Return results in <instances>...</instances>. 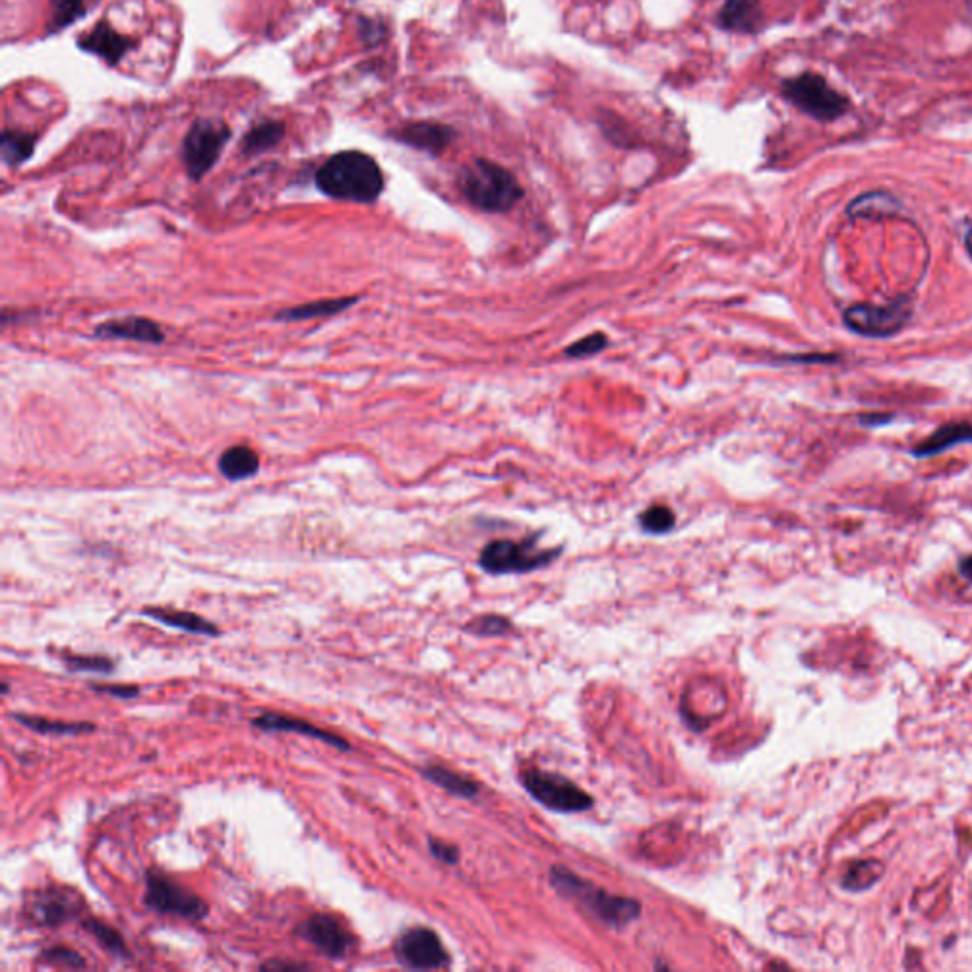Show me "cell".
Segmentation results:
<instances>
[{
	"label": "cell",
	"mask_w": 972,
	"mask_h": 972,
	"mask_svg": "<svg viewBox=\"0 0 972 972\" xmlns=\"http://www.w3.org/2000/svg\"><path fill=\"white\" fill-rule=\"evenodd\" d=\"M316 183L335 200L371 204L384 190V173L369 154L344 150L323 164Z\"/></svg>",
	"instance_id": "1"
},
{
	"label": "cell",
	"mask_w": 972,
	"mask_h": 972,
	"mask_svg": "<svg viewBox=\"0 0 972 972\" xmlns=\"http://www.w3.org/2000/svg\"><path fill=\"white\" fill-rule=\"evenodd\" d=\"M460 188L471 206L486 213H505L524 196L517 177L504 166L477 158L462 171Z\"/></svg>",
	"instance_id": "2"
},
{
	"label": "cell",
	"mask_w": 972,
	"mask_h": 972,
	"mask_svg": "<svg viewBox=\"0 0 972 972\" xmlns=\"http://www.w3.org/2000/svg\"><path fill=\"white\" fill-rule=\"evenodd\" d=\"M551 885L564 897L580 900L593 916L610 927H625L638 919L642 912V906L635 898L612 895L562 866L551 868Z\"/></svg>",
	"instance_id": "3"
},
{
	"label": "cell",
	"mask_w": 972,
	"mask_h": 972,
	"mask_svg": "<svg viewBox=\"0 0 972 972\" xmlns=\"http://www.w3.org/2000/svg\"><path fill=\"white\" fill-rule=\"evenodd\" d=\"M781 94L798 111L817 122H834L849 113L851 101L828 84L819 73L805 71L781 84Z\"/></svg>",
	"instance_id": "4"
},
{
	"label": "cell",
	"mask_w": 972,
	"mask_h": 972,
	"mask_svg": "<svg viewBox=\"0 0 972 972\" xmlns=\"http://www.w3.org/2000/svg\"><path fill=\"white\" fill-rule=\"evenodd\" d=\"M561 549H538L536 540L511 542L496 540L486 545L479 557V566L486 574H528L543 566H549L559 557Z\"/></svg>",
	"instance_id": "5"
},
{
	"label": "cell",
	"mask_w": 972,
	"mask_h": 972,
	"mask_svg": "<svg viewBox=\"0 0 972 972\" xmlns=\"http://www.w3.org/2000/svg\"><path fill=\"white\" fill-rule=\"evenodd\" d=\"M145 904L156 914L190 921H202L209 914V904L204 898L154 868H150L145 876Z\"/></svg>",
	"instance_id": "6"
},
{
	"label": "cell",
	"mask_w": 972,
	"mask_h": 972,
	"mask_svg": "<svg viewBox=\"0 0 972 972\" xmlns=\"http://www.w3.org/2000/svg\"><path fill=\"white\" fill-rule=\"evenodd\" d=\"M524 788L540 804L559 813H581L593 807V798L559 773L530 767L521 775Z\"/></svg>",
	"instance_id": "7"
},
{
	"label": "cell",
	"mask_w": 972,
	"mask_h": 972,
	"mask_svg": "<svg viewBox=\"0 0 972 972\" xmlns=\"http://www.w3.org/2000/svg\"><path fill=\"white\" fill-rule=\"evenodd\" d=\"M912 306L908 299L898 300L887 306L860 302L843 312V323L849 331L866 338H891L900 333L912 318Z\"/></svg>",
	"instance_id": "8"
},
{
	"label": "cell",
	"mask_w": 972,
	"mask_h": 972,
	"mask_svg": "<svg viewBox=\"0 0 972 972\" xmlns=\"http://www.w3.org/2000/svg\"><path fill=\"white\" fill-rule=\"evenodd\" d=\"M228 139L230 130L225 124L213 120L196 122L192 130L188 131L183 145V158L188 175L196 181L202 179L217 164Z\"/></svg>",
	"instance_id": "9"
},
{
	"label": "cell",
	"mask_w": 972,
	"mask_h": 972,
	"mask_svg": "<svg viewBox=\"0 0 972 972\" xmlns=\"http://www.w3.org/2000/svg\"><path fill=\"white\" fill-rule=\"evenodd\" d=\"M82 900L65 887H42L25 900V916L37 927L57 929L80 914Z\"/></svg>",
	"instance_id": "10"
},
{
	"label": "cell",
	"mask_w": 972,
	"mask_h": 972,
	"mask_svg": "<svg viewBox=\"0 0 972 972\" xmlns=\"http://www.w3.org/2000/svg\"><path fill=\"white\" fill-rule=\"evenodd\" d=\"M395 957L401 965L416 971L443 969L450 963V955L441 938L428 927H411L395 940Z\"/></svg>",
	"instance_id": "11"
},
{
	"label": "cell",
	"mask_w": 972,
	"mask_h": 972,
	"mask_svg": "<svg viewBox=\"0 0 972 972\" xmlns=\"http://www.w3.org/2000/svg\"><path fill=\"white\" fill-rule=\"evenodd\" d=\"M295 933L312 944L319 954L329 957V959H342L350 952L354 938L348 933V929L338 921L337 917L331 914H312L300 921L295 929Z\"/></svg>",
	"instance_id": "12"
},
{
	"label": "cell",
	"mask_w": 972,
	"mask_h": 972,
	"mask_svg": "<svg viewBox=\"0 0 972 972\" xmlns=\"http://www.w3.org/2000/svg\"><path fill=\"white\" fill-rule=\"evenodd\" d=\"M251 724H253V728L261 729L266 733H297V735L323 741V743H327L337 750H342V752L352 750V745L337 733L319 728L308 720H300V718L287 716V714H281V712H262L251 720Z\"/></svg>",
	"instance_id": "13"
},
{
	"label": "cell",
	"mask_w": 972,
	"mask_h": 972,
	"mask_svg": "<svg viewBox=\"0 0 972 972\" xmlns=\"http://www.w3.org/2000/svg\"><path fill=\"white\" fill-rule=\"evenodd\" d=\"M395 139L409 145L412 149L441 154L452 143L454 130L437 122H416L395 131Z\"/></svg>",
	"instance_id": "14"
},
{
	"label": "cell",
	"mask_w": 972,
	"mask_h": 972,
	"mask_svg": "<svg viewBox=\"0 0 972 972\" xmlns=\"http://www.w3.org/2000/svg\"><path fill=\"white\" fill-rule=\"evenodd\" d=\"M141 614L166 625V627H173V629L185 631L190 635H221V629L213 621H209L200 614L188 612V610H173V608H164V606H145Z\"/></svg>",
	"instance_id": "15"
},
{
	"label": "cell",
	"mask_w": 972,
	"mask_h": 972,
	"mask_svg": "<svg viewBox=\"0 0 972 972\" xmlns=\"http://www.w3.org/2000/svg\"><path fill=\"white\" fill-rule=\"evenodd\" d=\"M78 46L114 65L130 52L131 40L118 35L111 25L99 23L90 33L78 38Z\"/></svg>",
	"instance_id": "16"
},
{
	"label": "cell",
	"mask_w": 972,
	"mask_h": 972,
	"mask_svg": "<svg viewBox=\"0 0 972 972\" xmlns=\"http://www.w3.org/2000/svg\"><path fill=\"white\" fill-rule=\"evenodd\" d=\"M97 337L103 338H122V340H135V342H145V344H160L164 340V333L158 323L147 318H122L101 323L97 327Z\"/></svg>",
	"instance_id": "17"
},
{
	"label": "cell",
	"mask_w": 972,
	"mask_h": 972,
	"mask_svg": "<svg viewBox=\"0 0 972 972\" xmlns=\"http://www.w3.org/2000/svg\"><path fill=\"white\" fill-rule=\"evenodd\" d=\"M845 211L851 219L879 221V219H887V217H897L898 213L902 211V204L891 192L874 190V192H864V194L857 196Z\"/></svg>",
	"instance_id": "18"
},
{
	"label": "cell",
	"mask_w": 972,
	"mask_h": 972,
	"mask_svg": "<svg viewBox=\"0 0 972 972\" xmlns=\"http://www.w3.org/2000/svg\"><path fill=\"white\" fill-rule=\"evenodd\" d=\"M718 21L726 31L756 33L762 25L760 0H726Z\"/></svg>",
	"instance_id": "19"
},
{
	"label": "cell",
	"mask_w": 972,
	"mask_h": 972,
	"mask_svg": "<svg viewBox=\"0 0 972 972\" xmlns=\"http://www.w3.org/2000/svg\"><path fill=\"white\" fill-rule=\"evenodd\" d=\"M972 443V424L969 422H950L944 424L921 445L912 449V454L916 458H933L936 454H942L946 450L954 449L957 445Z\"/></svg>",
	"instance_id": "20"
},
{
	"label": "cell",
	"mask_w": 972,
	"mask_h": 972,
	"mask_svg": "<svg viewBox=\"0 0 972 972\" xmlns=\"http://www.w3.org/2000/svg\"><path fill=\"white\" fill-rule=\"evenodd\" d=\"M12 718L35 733L42 735H82V733H92L95 731L94 724L90 722H65V720H50L37 714H25V712H14Z\"/></svg>",
	"instance_id": "21"
},
{
	"label": "cell",
	"mask_w": 972,
	"mask_h": 972,
	"mask_svg": "<svg viewBox=\"0 0 972 972\" xmlns=\"http://www.w3.org/2000/svg\"><path fill=\"white\" fill-rule=\"evenodd\" d=\"M420 773H422L424 779H428L433 785L447 790L452 796L471 800V798H475L479 794V786H477L475 781H471L468 777H464V775H460V773H456L452 769H447V767H422Z\"/></svg>",
	"instance_id": "22"
},
{
	"label": "cell",
	"mask_w": 972,
	"mask_h": 972,
	"mask_svg": "<svg viewBox=\"0 0 972 972\" xmlns=\"http://www.w3.org/2000/svg\"><path fill=\"white\" fill-rule=\"evenodd\" d=\"M219 469L230 481L249 479L259 471V456L247 447H232L221 454Z\"/></svg>",
	"instance_id": "23"
},
{
	"label": "cell",
	"mask_w": 972,
	"mask_h": 972,
	"mask_svg": "<svg viewBox=\"0 0 972 972\" xmlns=\"http://www.w3.org/2000/svg\"><path fill=\"white\" fill-rule=\"evenodd\" d=\"M356 302V297L354 299L314 300V302L300 304V306H295V308L281 310L276 318L283 319V321H304V319L327 318V316H335V314L344 312L346 308L354 306Z\"/></svg>",
	"instance_id": "24"
},
{
	"label": "cell",
	"mask_w": 972,
	"mask_h": 972,
	"mask_svg": "<svg viewBox=\"0 0 972 972\" xmlns=\"http://www.w3.org/2000/svg\"><path fill=\"white\" fill-rule=\"evenodd\" d=\"M82 929L88 933L90 936H94L97 940V944L107 952V954L114 955L118 959H131V952L128 950V944L124 940V936L120 935L114 927L95 919V917H86L80 921Z\"/></svg>",
	"instance_id": "25"
},
{
	"label": "cell",
	"mask_w": 972,
	"mask_h": 972,
	"mask_svg": "<svg viewBox=\"0 0 972 972\" xmlns=\"http://www.w3.org/2000/svg\"><path fill=\"white\" fill-rule=\"evenodd\" d=\"M35 150V137L21 131H6L2 135V156L10 166L25 162Z\"/></svg>",
	"instance_id": "26"
},
{
	"label": "cell",
	"mask_w": 972,
	"mask_h": 972,
	"mask_svg": "<svg viewBox=\"0 0 972 972\" xmlns=\"http://www.w3.org/2000/svg\"><path fill=\"white\" fill-rule=\"evenodd\" d=\"M283 131H285V128L280 122L261 124L245 135L243 150L247 154H253V152H264V150L272 149L280 143Z\"/></svg>",
	"instance_id": "27"
},
{
	"label": "cell",
	"mask_w": 972,
	"mask_h": 972,
	"mask_svg": "<svg viewBox=\"0 0 972 972\" xmlns=\"http://www.w3.org/2000/svg\"><path fill=\"white\" fill-rule=\"evenodd\" d=\"M65 667L73 673H113L116 663L109 655H82L63 652L59 655Z\"/></svg>",
	"instance_id": "28"
},
{
	"label": "cell",
	"mask_w": 972,
	"mask_h": 972,
	"mask_svg": "<svg viewBox=\"0 0 972 972\" xmlns=\"http://www.w3.org/2000/svg\"><path fill=\"white\" fill-rule=\"evenodd\" d=\"M640 526L648 534H667L671 532L676 524V515L671 507L667 505H652L646 511L640 513L638 517Z\"/></svg>",
	"instance_id": "29"
},
{
	"label": "cell",
	"mask_w": 972,
	"mask_h": 972,
	"mask_svg": "<svg viewBox=\"0 0 972 972\" xmlns=\"http://www.w3.org/2000/svg\"><path fill=\"white\" fill-rule=\"evenodd\" d=\"M86 0H52V21L48 25L50 31H59L73 21L84 16Z\"/></svg>",
	"instance_id": "30"
},
{
	"label": "cell",
	"mask_w": 972,
	"mask_h": 972,
	"mask_svg": "<svg viewBox=\"0 0 972 972\" xmlns=\"http://www.w3.org/2000/svg\"><path fill=\"white\" fill-rule=\"evenodd\" d=\"M881 874V864L876 862V860H868V862H859V864H853L845 878H843V885L847 889H853V891H860V889H866L868 885H872L876 879L879 878Z\"/></svg>",
	"instance_id": "31"
},
{
	"label": "cell",
	"mask_w": 972,
	"mask_h": 972,
	"mask_svg": "<svg viewBox=\"0 0 972 972\" xmlns=\"http://www.w3.org/2000/svg\"><path fill=\"white\" fill-rule=\"evenodd\" d=\"M40 959L50 965H61L65 969H86L88 963L82 955L69 946H52L40 954Z\"/></svg>",
	"instance_id": "32"
},
{
	"label": "cell",
	"mask_w": 972,
	"mask_h": 972,
	"mask_svg": "<svg viewBox=\"0 0 972 972\" xmlns=\"http://www.w3.org/2000/svg\"><path fill=\"white\" fill-rule=\"evenodd\" d=\"M606 346H608V337L604 333H593L589 337L580 338L578 342H574L570 348L564 350V354L572 357V359L597 356L602 350H606Z\"/></svg>",
	"instance_id": "33"
},
{
	"label": "cell",
	"mask_w": 972,
	"mask_h": 972,
	"mask_svg": "<svg viewBox=\"0 0 972 972\" xmlns=\"http://www.w3.org/2000/svg\"><path fill=\"white\" fill-rule=\"evenodd\" d=\"M469 633L479 636H500L511 631V621L500 616H483L468 625Z\"/></svg>",
	"instance_id": "34"
},
{
	"label": "cell",
	"mask_w": 972,
	"mask_h": 972,
	"mask_svg": "<svg viewBox=\"0 0 972 972\" xmlns=\"http://www.w3.org/2000/svg\"><path fill=\"white\" fill-rule=\"evenodd\" d=\"M90 688L97 693H107L116 699H133L141 693V688L137 684H90Z\"/></svg>",
	"instance_id": "35"
},
{
	"label": "cell",
	"mask_w": 972,
	"mask_h": 972,
	"mask_svg": "<svg viewBox=\"0 0 972 972\" xmlns=\"http://www.w3.org/2000/svg\"><path fill=\"white\" fill-rule=\"evenodd\" d=\"M430 851L431 855L435 859L445 862V864H456L458 859H460V853L454 845H449V843L441 842V840H435V838H430Z\"/></svg>",
	"instance_id": "36"
},
{
	"label": "cell",
	"mask_w": 972,
	"mask_h": 972,
	"mask_svg": "<svg viewBox=\"0 0 972 972\" xmlns=\"http://www.w3.org/2000/svg\"><path fill=\"white\" fill-rule=\"evenodd\" d=\"M262 971H278V969H306V965H299V963H291V961H278V959H272V961H266L261 965Z\"/></svg>",
	"instance_id": "37"
},
{
	"label": "cell",
	"mask_w": 972,
	"mask_h": 972,
	"mask_svg": "<svg viewBox=\"0 0 972 972\" xmlns=\"http://www.w3.org/2000/svg\"><path fill=\"white\" fill-rule=\"evenodd\" d=\"M891 422L889 416H879V414H868V416H862L860 418V424L862 426H881V424H887Z\"/></svg>",
	"instance_id": "38"
},
{
	"label": "cell",
	"mask_w": 972,
	"mask_h": 972,
	"mask_svg": "<svg viewBox=\"0 0 972 972\" xmlns=\"http://www.w3.org/2000/svg\"><path fill=\"white\" fill-rule=\"evenodd\" d=\"M961 574H963L967 580L972 581V557H969V559H965V561L961 562Z\"/></svg>",
	"instance_id": "39"
},
{
	"label": "cell",
	"mask_w": 972,
	"mask_h": 972,
	"mask_svg": "<svg viewBox=\"0 0 972 972\" xmlns=\"http://www.w3.org/2000/svg\"><path fill=\"white\" fill-rule=\"evenodd\" d=\"M965 247H967V251H969L972 259V228L967 232V236H965Z\"/></svg>",
	"instance_id": "40"
},
{
	"label": "cell",
	"mask_w": 972,
	"mask_h": 972,
	"mask_svg": "<svg viewBox=\"0 0 972 972\" xmlns=\"http://www.w3.org/2000/svg\"><path fill=\"white\" fill-rule=\"evenodd\" d=\"M8 690H10V686H8V682H2V693H8Z\"/></svg>",
	"instance_id": "41"
}]
</instances>
